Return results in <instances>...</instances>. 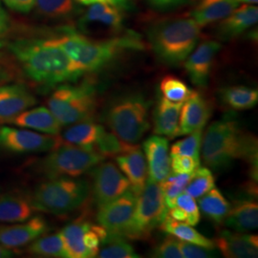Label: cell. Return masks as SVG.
<instances>
[{"label":"cell","mask_w":258,"mask_h":258,"mask_svg":"<svg viewBox=\"0 0 258 258\" xmlns=\"http://www.w3.org/2000/svg\"><path fill=\"white\" fill-rule=\"evenodd\" d=\"M6 48L28 80L41 87L75 83L87 73L51 38H19Z\"/></svg>","instance_id":"cell-1"},{"label":"cell","mask_w":258,"mask_h":258,"mask_svg":"<svg viewBox=\"0 0 258 258\" xmlns=\"http://www.w3.org/2000/svg\"><path fill=\"white\" fill-rule=\"evenodd\" d=\"M201 150L204 164L215 171L229 167L239 159L257 165V140L230 118L213 121L208 127Z\"/></svg>","instance_id":"cell-2"},{"label":"cell","mask_w":258,"mask_h":258,"mask_svg":"<svg viewBox=\"0 0 258 258\" xmlns=\"http://www.w3.org/2000/svg\"><path fill=\"white\" fill-rule=\"evenodd\" d=\"M51 39L86 72L101 70L126 51L145 48L140 36L132 32L108 39H93L68 29Z\"/></svg>","instance_id":"cell-3"},{"label":"cell","mask_w":258,"mask_h":258,"mask_svg":"<svg viewBox=\"0 0 258 258\" xmlns=\"http://www.w3.org/2000/svg\"><path fill=\"white\" fill-rule=\"evenodd\" d=\"M201 28L191 18L159 21L148 29V42L162 62L177 66L195 49Z\"/></svg>","instance_id":"cell-4"},{"label":"cell","mask_w":258,"mask_h":258,"mask_svg":"<svg viewBox=\"0 0 258 258\" xmlns=\"http://www.w3.org/2000/svg\"><path fill=\"white\" fill-rule=\"evenodd\" d=\"M90 191L86 180L62 177L38 184L29 198L36 212L64 215L84 205Z\"/></svg>","instance_id":"cell-5"},{"label":"cell","mask_w":258,"mask_h":258,"mask_svg":"<svg viewBox=\"0 0 258 258\" xmlns=\"http://www.w3.org/2000/svg\"><path fill=\"white\" fill-rule=\"evenodd\" d=\"M48 107L61 125L92 120L97 110V94L92 83H62L55 86Z\"/></svg>","instance_id":"cell-6"},{"label":"cell","mask_w":258,"mask_h":258,"mask_svg":"<svg viewBox=\"0 0 258 258\" xmlns=\"http://www.w3.org/2000/svg\"><path fill=\"white\" fill-rule=\"evenodd\" d=\"M105 157L97 150L61 142L37 164V170L49 179L77 178L102 163Z\"/></svg>","instance_id":"cell-7"},{"label":"cell","mask_w":258,"mask_h":258,"mask_svg":"<svg viewBox=\"0 0 258 258\" xmlns=\"http://www.w3.org/2000/svg\"><path fill=\"white\" fill-rule=\"evenodd\" d=\"M148 108V102L142 96H125L111 104L106 113V122L121 141L137 144L149 128Z\"/></svg>","instance_id":"cell-8"},{"label":"cell","mask_w":258,"mask_h":258,"mask_svg":"<svg viewBox=\"0 0 258 258\" xmlns=\"http://www.w3.org/2000/svg\"><path fill=\"white\" fill-rule=\"evenodd\" d=\"M167 214L160 184L148 178L143 191L136 198L135 210L124 237L147 238Z\"/></svg>","instance_id":"cell-9"},{"label":"cell","mask_w":258,"mask_h":258,"mask_svg":"<svg viewBox=\"0 0 258 258\" xmlns=\"http://www.w3.org/2000/svg\"><path fill=\"white\" fill-rule=\"evenodd\" d=\"M58 135L37 133L27 128L0 127V148L13 153L30 154L49 152L61 143Z\"/></svg>","instance_id":"cell-10"},{"label":"cell","mask_w":258,"mask_h":258,"mask_svg":"<svg viewBox=\"0 0 258 258\" xmlns=\"http://www.w3.org/2000/svg\"><path fill=\"white\" fill-rule=\"evenodd\" d=\"M92 194L99 208L130 190L128 179L112 162L100 163L92 168Z\"/></svg>","instance_id":"cell-11"},{"label":"cell","mask_w":258,"mask_h":258,"mask_svg":"<svg viewBox=\"0 0 258 258\" xmlns=\"http://www.w3.org/2000/svg\"><path fill=\"white\" fill-rule=\"evenodd\" d=\"M137 196L127 190L117 199L99 208L98 224L110 233L124 237L135 210Z\"/></svg>","instance_id":"cell-12"},{"label":"cell","mask_w":258,"mask_h":258,"mask_svg":"<svg viewBox=\"0 0 258 258\" xmlns=\"http://www.w3.org/2000/svg\"><path fill=\"white\" fill-rule=\"evenodd\" d=\"M48 231L46 220L37 215L20 224L0 226V244L8 249H19L42 236Z\"/></svg>","instance_id":"cell-13"},{"label":"cell","mask_w":258,"mask_h":258,"mask_svg":"<svg viewBox=\"0 0 258 258\" xmlns=\"http://www.w3.org/2000/svg\"><path fill=\"white\" fill-rule=\"evenodd\" d=\"M220 48L221 45L217 41H204L184 60L185 71L196 86H207L214 57Z\"/></svg>","instance_id":"cell-14"},{"label":"cell","mask_w":258,"mask_h":258,"mask_svg":"<svg viewBox=\"0 0 258 258\" xmlns=\"http://www.w3.org/2000/svg\"><path fill=\"white\" fill-rule=\"evenodd\" d=\"M36 103V97L24 84H0V121L8 122Z\"/></svg>","instance_id":"cell-15"},{"label":"cell","mask_w":258,"mask_h":258,"mask_svg":"<svg viewBox=\"0 0 258 258\" xmlns=\"http://www.w3.org/2000/svg\"><path fill=\"white\" fill-rule=\"evenodd\" d=\"M212 115V107L201 94L192 91L184 101L179 120V136L203 129Z\"/></svg>","instance_id":"cell-16"},{"label":"cell","mask_w":258,"mask_h":258,"mask_svg":"<svg viewBox=\"0 0 258 258\" xmlns=\"http://www.w3.org/2000/svg\"><path fill=\"white\" fill-rule=\"evenodd\" d=\"M116 162L122 173L128 179L130 190L138 196L148 181V165L145 154L134 145L127 151L116 157Z\"/></svg>","instance_id":"cell-17"},{"label":"cell","mask_w":258,"mask_h":258,"mask_svg":"<svg viewBox=\"0 0 258 258\" xmlns=\"http://www.w3.org/2000/svg\"><path fill=\"white\" fill-rule=\"evenodd\" d=\"M144 150L148 161L149 178L160 184L171 173L168 140L160 135L151 136L144 143Z\"/></svg>","instance_id":"cell-18"},{"label":"cell","mask_w":258,"mask_h":258,"mask_svg":"<svg viewBox=\"0 0 258 258\" xmlns=\"http://www.w3.org/2000/svg\"><path fill=\"white\" fill-rule=\"evenodd\" d=\"M214 244L226 257H257L258 237L256 235L225 231L222 232Z\"/></svg>","instance_id":"cell-19"},{"label":"cell","mask_w":258,"mask_h":258,"mask_svg":"<svg viewBox=\"0 0 258 258\" xmlns=\"http://www.w3.org/2000/svg\"><path fill=\"white\" fill-rule=\"evenodd\" d=\"M8 122L18 127L31 129L49 135H59L62 126L50 109L44 106L23 111Z\"/></svg>","instance_id":"cell-20"},{"label":"cell","mask_w":258,"mask_h":258,"mask_svg":"<svg viewBox=\"0 0 258 258\" xmlns=\"http://www.w3.org/2000/svg\"><path fill=\"white\" fill-rule=\"evenodd\" d=\"M183 103L170 102L164 97L160 99L153 118L155 134L168 139L179 136V120Z\"/></svg>","instance_id":"cell-21"},{"label":"cell","mask_w":258,"mask_h":258,"mask_svg":"<svg viewBox=\"0 0 258 258\" xmlns=\"http://www.w3.org/2000/svg\"><path fill=\"white\" fill-rule=\"evenodd\" d=\"M258 8L254 5L244 4L236 8L231 15L222 19L218 26V34L224 39L238 37L257 23Z\"/></svg>","instance_id":"cell-22"},{"label":"cell","mask_w":258,"mask_h":258,"mask_svg":"<svg viewBox=\"0 0 258 258\" xmlns=\"http://www.w3.org/2000/svg\"><path fill=\"white\" fill-rule=\"evenodd\" d=\"M36 210L30 198L23 194L6 192L0 194V224H14L30 219Z\"/></svg>","instance_id":"cell-23"},{"label":"cell","mask_w":258,"mask_h":258,"mask_svg":"<svg viewBox=\"0 0 258 258\" xmlns=\"http://www.w3.org/2000/svg\"><path fill=\"white\" fill-rule=\"evenodd\" d=\"M224 222L226 226L241 233L257 229V202L251 200L235 201Z\"/></svg>","instance_id":"cell-24"},{"label":"cell","mask_w":258,"mask_h":258,"mask_svg":"<svg viewBox=\"0 0 258 258\" xmlns=\"http://www.w3.org/2000/svg\"><path fill=\"white\" fill-rule=\"evenodd\" d=\"M239 5L237 0H201L192 11L191 19L204 27L227 18Z\"/></svg>","instance_id":"cell-25"},{"label":"cell","mask_w":258,"mask_h":258,"mask_svg":"<svg viewBox=\"0 0 258 258\" xmlns=\"http://www.w3.org/2000/svg\"><path fill=\"white\" fill-rule=\"evenodd\" d=\"M121 10L106 3H95L90 5L84 14L82 19V24H97L102 27L119 30L123 22V14Z\"/></svg>","instance_id":"cell-26"},{"label":"cell","mask_w":258,"mask_h":258,"mask_svg":"<svg viewBox=\"0 0 258 258\" xmlns=\"http://www.w3.org/2000/svg\"><path fill=\"white\" fill-rule=\"evenodd\" d=\"M102 128V125L94 123L92 120L81 121L71 124L62 133L60 139L66 144L96 150L95 147Z\"/></svg>","instance_id":"cell-27"},{"label":"cell","mask_w":258,"mask_h":258,"mask_svg":"<svg viewBox=\"0 0 258 258\" xmlns=\"http://www.w3.org/2000/svg\"><path fill=\"white\" fill-rule=\"evenodd\" d=\"M90 225L89 222L76 221L67 225L60 231L68 258H90L84 245L85 233Z\"/></svg>","instance_id":"cell-28"},{"label":"cell","mask_w":258,"mask_h":258,"mask_svg":"<svg viewBox=\"0 0 258 258\" xmlns=\"http://www.w3.org/2000/svg\"><path fill=\"white\" fill-rule=\"evenodd\" d=\"M160 227L166 233L171 234L178 239L196 244L206 248H210V249L216 248L213 241L204 236L203 234H201L200 232H198L194 229L192 226L185 224L184 222L177 221L167 214L164 221L161 223Z\"/></svg>","instance_id":"cell-29"},{"label":"cell","mask_w":258,"mask_h":258,"mask_svg":"<svg viewBox=\"0 0 258 258\" xmlns=\"http://www.w3.org/2000/svg\"><path fill=\"white\" fill-rule=\"evenodd\" d=\"M198 199L199 209H201V212L207 217L217 224H222L224 222L230 211L231 205L219 189L213 187Z\"/></svg>","instance_id":"cell-30"},{"label":"cell","mask_w":258,"mask_h":258,"mask_svg":"<svg viewBox=\"0 0 258 258\" xmlns=\"http://www.w3.org/2000/svg\"><path fill=\"white\" fill-rule=\"evenodd\" d=\"M221 97L232 109L246 110L257 104L258 91L246 86H230L222 89Z\"/></svg>","instance_id":"cell-31"},{"label":"cell","mask_w":258,"mask_h":258,"mask_svg":"<svg viewBox=\"0 0 258 258\" xmlns=\"http://www.w3.org/2000/svg\"><path fill=\"white\" fill-rule=\"evenodd\" d=\"M27 251L31 254L45 257L68 258L64 242L59 233L51 234L33 241L28 245Z\"/></svg>","instance_id":"cell-32"},{"label":"cell","mask_w":258,"mask_h":258,"mask_svg":"<svg viewBox=\"0 0 258 258\" xmlns=\"http://www.w3.org/2000/svg\"><path fill=\"white\" fill-rule=\"evenodd\" d=\"M97 256L100 258H138L133 247L127 243L124 237L119 234L107 231L106 237L103 239Z\"/></svg>","instance_id":"cell-33"},{"label":"cell","mask_w":258,"mask_h":258,"mask_svg":"<svg viewBox=\"0 0 258 258\" xmlns=\"http://www.w3.org/2000/svg\"><path fill=\"white\" fill-rule=\"evenodd\" d=\"M191 174L170 173L160 183L167 211L176 207V198L184 191Z\"/></svg>","instance_id":"cell-34"},{"label":"cell","mask_w":258,"mask_h":258,"mask_svg":"<svg viewBox=\"0 0 258 258\" xmlns=\"http://www.w3.org/2000/svg\"><path fill=\"white\" fill-rule=\"evenodd\" d=\"M213 187H215V180L212 171L208 167L199 166L194 173H191L184 191L194 199H198Z\"/></svg>","instance_id":"cell-35"},{"label":"cell","mask_w":258,"mask_h":258,"mask_svg":"<svg viewBox=\"0 0 258 258\" xmlns=\"http://www.w3.org/2000/svg\"><path fill=\"white\" fill-rule=\"evenodd\" d=\"M37 14L48 19H63L75 11V0H36Z\"/></svg>","instance_id":"cell-36"},{"label":"cell","mask_w":258,"mask_h":258,"mask_svg":"<svg viewBox=\"0 0 258 258\" xmlns=\"http://www.w3.org/2000/svg\"><path fill=\"white\" fill-rule=\"evenodd\" d=\"M134 145L121 141L113 132H107L105 129L102 128L95 149L104 157L120 155L129 150Z\"/></svg>","instance_id":"cell-37"},{"label":"cell","mask_w":258,"mask_h":258,"mask_svg":"<svg viewBox=\"0 0 258 258\" xmlns=\"http://www.w3.org/2000/svg\"><path fill=\"white\" fill-rule=\"evenodd\" d=\"M160 90L165 99L173 102H184L192 92L183 81L173 76H166L162 80Z\"/></svg>","instance_id":"cell-38"},{"label":"cell","mask_w":258,"mask_h":258,"mask_svg":"<svg viewBox=\"0 0 258 258\" xmlns=\"http://www.w3.org/2000/svg\"><path fill=\"white\" fill-rule=\"evenodd\" d=\"M189 136L176 142L170 149V154L184 155L200 159V150L203 137V129L194 131L188 134Z\"/></svg>","instance_id":"cell-39"},{"label":"cell","mask_w":258,"mask_h":258,"mask_svg":"<svg viewBox=\"0 0 258 258\" xmlns=\"http://www.w3.org/2000/svg\"><path fill=\"white\" fill-rule=\"evenodd\" d=\"M176 207L182 209L186 214V224L190 226H196L200 221L199 207L195 202L194 197L183 191L176 198Z\"/></svg>","instance_id":"cell-40"},{"label":"cell","mask_w":258,"mask_h":258,"mask_svg":"<svg viewBox=\"0 0 258 258\" xmlns=\"http://www.w3.org/2000/svg\"><path fill=\"white\" fill-rule=\"evenodd\" d=\"M179 244L180 241H178V238L170 234L157 246L151 256L158 258H183Z\"/></svg>","instance_id":"cell-41"},{"label":"cell","mask_w":258,"mask_h":258,"mask_svg":"<svg viewBox=\"0 0 258 258\" xmlns=\"http://www.w3.org/2000/svg\"><path fill=\"white\" fill-rule=\"evenodd\" d=\"M200 166V159L171 154L170 168L173 173L191 174Z\"/></svg>","instance_id":"cell-42"},{"label":"cell","mask_w":258,"mask_h":258,"mask_svg":"<svg viewBox=\"0 0 258 258\" xmlns=\"http://www.w3.org/2000/svg\"><path fill=\"white\" fill-rule=\"evenodd\" d=\"M180 249L183 258H212L218 256V251L196 244L180 241Z\"/></svg>","instance_id":"cell-43"},{"label":"cell","mask_w":258,"mask_h":258,"mask_svg":"<svg viewBox=\"0 0 258 258\" xmlns=\"http://www.w3.org/2000/svg\"><path fill=\"white\" fill-rule=\"evenodd\" d=\"M9 9L21 14H27L34 9L36 0H1Z\"/></svg>","instance_id":"cell-44"},{"label":"cell","mask_w":258,"mask_h":258,"mask_svg":"<svg viewBox=\"0 0 258 258\" xmlns=\"http://www.w3.org/2000/svg\"><path fill=\"white\" fill-rule=\"evenodd\" d=\"M75 1L83 5H89V6L95 3H106V4L116 6L120 9L127 8L130 5V0H75Z\"/></svg>","instance_id":"cell-45"},{"label":"cell","mask_w":258,"mask_h":258,"mask_svg":"<svg viewBox=\"0 0 258 258\" xmlns=\"http://www.w3.org/2000/svg\"><path fill=\"white\" fill-rule=\"evenodd\" d=\"M10 18L7 11L3 7L2 2L0 0V37L6 35L9 31Z\"/></svg>","instance_id":"cell-46"},{"label":"cell","mask_w":258,"mask_h":258,"mask_svg":"<svg viewBox=\"0 0 258 258\" xmlns=\"http://www.w3.org/2000/svg\"><path fill=\"white\" fill-rule=\"evenodd\" d=\"M149 1L156 8L166 9V8H172V7L179 6L184 2H186L187 0H149Z\"/></svg>","instance_id":"cell-47"},{"label":"cell","mask_w":258,"mask_h":258,"mask_svg":"<svg viewBox=\"0 0 258 258\" xmlns=\"http://www.w3.org/2000/svg\"><path fill=\"white\" fill-rule=\"evenodd\" d=\"M167 215L172 217L177 221L184 222L186 223V214L184 213V211L178 207H174L172 209H169L167 211Z\"/></svg>","instance_id":"cell-48"},{"label":"cell","mask_w":258,"mask_h":258,"mask_svg":"<svg viewBox=\"0 0 258 258\" xmlns=\"http://www.w3.org/2000/svg\"><path fill=\"white\" fill-rule=\"evenodd\" d=\"M15 254H16V252L14 250L8 249L0 244V258L14 257Z\"/></svg>","instance_id":"cell-49"},{"label":"cell","mask_w":258,"mask_h":258,"mask_svg":"<svg viewBox=\"0 0 258 258\" xmlns=\"http://www.w3.org/2000/svg\"><path fill=\"white\" fill-rule=\"evenodd\" d=\"M239 3L243 4H249V5H254L258 2V0H237Z\"/></svg>","instance_id":"cell-50"}]
</instances>
